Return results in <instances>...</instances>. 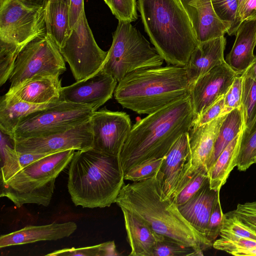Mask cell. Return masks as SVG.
<instances>
[{"label":"cell","instance_id":"c3c4849f","mask_svg":"<svg viewBox=\"0 0 256 256\" xmlns=\"http://www.w3.org/2000/svg\"><path fill=\"white\" fill-rule=\"evenodd\" d=\"M20 2L31 6H44V0H18Z\"/></svg>","mask_w":256,"mask_h":256},{"label":"cell","instance_id":"ba28073f","mask_svg":"<svg viewBox=\"0 0 256 256\" xmlns=\"http://www.w3.org/2000/svg\"><path fill=\"white\" fill-rule=\"evenodd\" d=\"M94 112L90 106L60 102L22 120L12 137L16 140L65 132L89 120Z\"/></svg>","mask_w":256,"mask_h":256},{"label":"cell","instance_id":"7bdbcfd3","mask_svg":"<svg viewBox=\"0 0 256 256\" xmlns=\"http://www.w3.org/2000/svg\"><path fill=\"white\" fill-rule=\"evenodd\" d=\"M243 79L242 74L238 75L224 95V113L241 106Z\"/></svg>","mask_w":256,"mask_h":256},{"label":"cell","instance_id":"484cf974","mask_svg":"<svg viewBox=\"0 0 256 256\" xmlns=\"http://www.w3.org/2000/svg\"><path fill=\"white\" fill-rule=\"evenodd\" d=\"M0 134L1 154L3 158V164L0 172V182H6L28 165L52 154L18 152L14 148L12 138L1 130Z\"/></svg>","mask_w":256,"mask_h":256},{"label":"cell","instance_id":"4fadbf2b","mask_svg":"<svg viewBox=\"0 0 256 256\" xmlns=\"http://www.w3.org/2000/svg\"><path fill=\"white\" fill-rule=\"evenodd\" d=\"M14 148L26 153H54L74 150H86L93 148L90 119L66 131L48 136L14 140Z\"/></svg>","mask_w":256,"mask_h":256},{"label":"cell","instance_id":"f6af8a7d","mask_svg":"<svg viewBox=\"0 0 256 256\" xmlns=\"http://www.w3.org/2000/svg\"><path fill=\"white\" fill-rule=\"evenodd\" d=\"M84 8V0H70L68 6V18L70 29L78 22Z\"/></svg>","mask_w":256,"mask_h":256},{"label":"cell","instance_id":"b9f144b4","mask_svg":"<svg viewBox=\"0 0 256 256\" xmlns=\"http://www.w3.org/2000/svg\"><path fill=\"white\" fill-rule=\"evenodd\" d=\"M220 192H218L214 202L206 228V237L212 244L219 236L224 220V214L220 202Z\"/></svg>","mask_w":256,"mask_h":256},{"label":"cell","instance_id":"d4e9b609","mask_svg":"<svg viewBox=\"0 0 256 256\" xmlns=\"http://www.w3.org/2000/svg\"><path fill=\"white\" fill-rule=\"evenodd\" d=\"M60 102L36 104L22 100L7 92L0 100V130L10 134L22 120L36 112L54 106Z\"/></svg>","mask_w":256,"mask_h":256},{"label":"cell","instance_id":"44dd1931","mask_svg":"<svg viewBox=\"0 0 256 256\" xmlns=\"http://www.w3.org/2000/svg\"><path fill=\"white\" fill-rule=\"evenodd\" d=\"M62 88L59 77L38 76L24 82L14 88H10L8 92L27 102L44 104L62 102Z\"/></svg>","mask_w":256,"mask_h":256},{"label":"cell","instance_id":"e0dca14e","mask_svg":"<svg viewBox=\"0 0 256 256\" xmlns=\"http://www.w3.org/2000/svg\"><path fill=\"white\" fill-rule=\"evenodd\" d=\"M192 23L200 42L224 36L230 26L217 16L211 0H178Z\"/></svg>","mask_w":256,"mask_h":256},{"label":"cell","instance_id":"4316f807","mask_svg":"<svg viewBox=\"0 0 256 256\" xmlns=\"http://www.w3.org/2000/svg\"><path fill=\"white\" fill-rule=\"evenodd\" d=\"M243 130L225 148L208 170V181L211 189L220 190L226 184L231 172L236 166Z\"/></svg>","mask_w":256,"mask_h":256},{"label":"cell","instance_id":"8fae6325","mask_svg":"<svg viewBox=\"0 0 256 256\" xmlns=\"http://www.w3.org/2000/svg\"><path fill=\"white\" fill-rule=\"evenodd\" d=\"M46 34L44 7L18 0H0V40L24 47Z\"/></svg>","mask_w":256,"mask_h":256},{"label":"cell","instance_id":"bcb514c9","mask_svg":"<svg viewBox=\"0 0 256 256\" xmlns=\"http://www.w3.org/2000/svg\"><path fill=\"white\" fill-rule=\"evenodd\" d=\"M240 24L248 19L256 18V0H246L238 11Z\"/></svg>","mask_w":256,"mask_h":256},{"label":"cell","instance_id":"816d5d0a","mask_svg":"<svg viewBox=\"0 0 256 256\" xmlns=\"http://www.w3.org/2000/svg\"><path fill=\"white\" fill-rule=\"evenodd\" d=\"M254 164H256V156L254 158Z\"/></svg>","mask_w":256,"mask_h":256},{"label":"cell","instance_id":"d590c367","mask_svg":"<svg viewBox=\"0 0 256 256\" xmlns=\"http://www.w3.org/2000/svg\"><path fill=\"white\" fill-rule=\"evenodd\" d=\"M203 252L192 246L163 237L155 246L154 256H202Z\"/></svg>","mask_w":256,"mask_h":256},{"label":"cell","instance_id":"8d00e7d4","mask_svg":"<svg viewBox=\"0 0 256 256\" xmlns=\"http://www.w3.org/2000/svg\"><path fill=\"white\" fill-rule=\"evenodd\" d=\"M120 21L132 22L138 19L136 0H104Z\"/></svg>","mask_w":256,"mask_h":256},{"label":"cell","instance_id":"9a60e30c","mask_svg":"<svg viewBox=\"0 0 256 256\" xmlns=\"http://www.w3.org/2000/svg\"><path fill=\"white\" fill-rule=\"evenodd\" d=\"M238 75L225 61L191 84L189 95L194 114V120L226 94Z\"/></svg>","mask_w":256,"mask_h":256},{"label":"cell","instance_id":"277c9868","mask_svg":"<svg viewBox=\"0 0 256 256\" xmlns=\"http://www.w3.org/2000/svg\"><path fill=\"white\" fill-rule=\"evenodd\" d=\"M145 32L168 64L184 66L200 42L178 0H138Z\"/></svg>","mask_w":256,"mask_h":256},{"label":"cell","instance_id":"60d3db41","mask_svg":"<svg viewBox=\"0 0 256 256\" xmlns=\"http://www.w3.org/2000/svg\"><path fill=\"white\" fill-rule=\"evenodd\" d=\"M164 158L150 159L136 166L124 175V180L138 182L152 177L160 169Z\"/></svg>","mask_w":256,"mask_h":256},{"label":"cell","instance_id":"5b68a950","mask_svg":"<svg viewBox=\"0 0 256 256\" xmlns=\"http://www.w3.org/2000/svg\"><path fill=\"white\" fill-rule=\"evenodd\" d=\"M190 84L184 66L169 64L128 74L114 94L124 108L149 114L188 95Z\"/></svg>","mask_w":256,"mask_h":256},{"label":"cell","instance_id":"74e56055","mask_svg":"<svg viewBox=\"0 0 256 256\" xmlns=\"http://www.w3.org/2000/svg\"><path fill=\"white\" fill-rule=\"evenodd\" d=\"M208 170L200 168L173 199L178 206L182 204L192 198L208 180Z\"/></svg>","mask_w":256,"mask_h":256},{"label":"cell","instance_id":"681fc988","mask_svg":"<svg viewBox=\"0 0 256 256\" xmlns=\"http://www.w3.org/2000/svg\"><path fill=\"white\" fill-rule=\"evenodd\" d=\"M50 1H60V2H62L66 4H67L69 6V4H70V0H44V8L46 6V5L49 2H50Z\"/></svg>","mask_w":256,"mask_h":256},{"label":"cell","instance_id":"7402d4cb","mask_svg":"<svg viewBox=\"0 0 256 256\" xmlns=\"http://www.w3.org/2000/svg\"><path fill=\"white\" fill-rule=\"evenodd\" d=\"M124 218L128 241L131 248L130 256H154L157 242L163 236L157 234L142 218L131 212L120 208Z\"/></svg>","mask_w":256,"mask_h":256},{"label":"cell","instance_id":"3957f363","mask_svg":"<svg viewBox=\"0 0 256 256\" xmlns=\"http://www.w3.org/2000/svg\"><path fill=\"white\" fill-rule=\"evenodd\" d=\"M119 156L90 148L75 152L70 162L68 188L76 206L109 207L124 184Z\"/></svg>","mask_w":256,"mask_h":256},{"label":"cell","instance_id":"d6a6232c","mask_svg":"<svg viewBox=\"0 0 256 256\" xmlns=\"http://www.w3.org/2000/svg\"><path fill=\"white\" fill-rule=\"evenodd\" d=\"M212 4L218 18L230 26L227 34L235 35L240 26L238 16V0H211Z\"/></svg>","mask_w":256,"mask_h":256},{"label":"cell","instance_id":"7a4b0ae2","mask_svg":"<svg viewBox=\"0 0 256 256\" xmlns=\"http://www.w3.org/2000/svg\"><path fill=\"white\" fill-rule=\"evenodd\" d=\"M194 118L188 94L138 121L119 154L124 175L144 162L164 158Z\"/></svg>","mask_w":256,"mask_h":256},{"label":"cell","instance_id":"4dcf8cb0","mask_svg":"<svg viewBox=\"0 0 256 256\" xmlns=\"http://www.w3.org/2000/svg\"><path fill=\"white\" fill-rule=\"evenodd\" d=\"M119 255L120 254L116 250L114 240L87 247L63 248L46 254L50 256H116Z\"/></svg>","mask_w":256,"mask_h":256},{"label":"cell","instance_id":"ab89813d","mask_svg":"<svg viewBox=\"0 0 256 256\" xmlns=\"http://www.w3.org/2000/svg\"><path fill=\"white\" fill-rule=\"evenodd\" d=\"M219 236L226 240L246 238L256 240V233L244 227L234 218L224 214L223 226Z\"/></svg>","mask_w":256,"mask_h":256},{"label":"cell","instance_id":"2e32d148","mask_svg":"<svg viewBox=\"0 0 256 256\" xmlns=\"http://www.w3.org/2000/svg\"><path fill=\"white\" fill-rule=\"evenodd\" d=\"M118 83L102 68L88 78L62 87L60 101L90 106L96 111L112 98Z\"/></svg>","mask_w":256,"mask_h":256},{"label":"cell","instance_id":"30bf717a","mask_svg":"<svg viewBox=\"0 0 256 256\" xmlns=\"http://www.w3.org/2000/svg\"><path fill=\"white\" fill-rule=\"evenodd\" d=\"M66 70L59 48L46 34L30 42L20 51L10 78V88L35 76L59 77Z\"/></svg>","mask_w":256,"mask_h":256},{"label":"cell","instance_id":"1f68e13d","mask_svg":"<svg viewBox=\"0 0 256 256\" xmlns=\"http://www.w3.org/2000/svg\"><path fill=\"white\" fill-rule=\"evenodd\" d=\"M256 156V120L249 132H242L237 160L238 170L241 172L246 171L254 164Z\"/></svg>","mask_w":256,"mask_h":256},{"label":"cell","instance_id":"f1b7e54d","mask_svg":"<svg viewBox=\"0 0 256 256\" xmlns=\"http://www.w3.org/2000/svg\"><path fill=\"white\" fill-rule=\"evenodd\" d=\"M244 126V114L241 105L228 112L224 120L216 140L208 169L225 148L242 131Z\"/></svg>","mask_w":256,"mask_h":256},{"label":"cell","instance_id":"d6986e66","mask_svg":"<svg viewBox=\"0 0 256 256\" xmlns=\"http://www.w3.org/2000/svg\"><path fill=\"white\" fill-rule=\"evenodd\" d=\"M234 45L225 61L238 74H244L256 58V18L243 21L236 33Z\"/></svg>","mask_w":256,"mask_h":256},{"label":"cell","instance_id":"f546056e","mask_svg":"<svg viewBox=\"0 0 256 256\" xmlns=\"http://www.w3.org/2000/svg\"><path fill=\"white\" fill-rule=\"evenodd\" d=\"M242 83L241 105L244 126L243 134L250 132L256 120V82L244 73Z\"/></svg>","mask_w":256,"mask_h":256},{"label":"cell","instance_id":"6da1fadb","mask_svg":"<svg viewBox=\"0 0 256 256\" xmlns=\"http://www.w3.org/2000/svg\"><path fill=\"white\" fill-rule=\"evenodd\" d=\"M160 170L151 178L124 184L115 203L140 217L157 234L203 252L212 244L185 219L174 200L165 196Z\"/></svg>","mask_w":256,"mask_h":256},{"label":"cell","instance_id":"ac0fdd59","mask_svg":"<svg viewBox=\"0 0 256 256\" xmlns=\"http://www.w3.org/2000/svg\"><path fill=\"white\" fill-rule=\"evenodd\" d=\"M77 229L73 222H53L42 226H28L0 237V248L25 244L40 241L56 240L68 238Z\"/></svg>","mask_w":256,"mask_h":256},{"label":"cell","instance_id":"cb8c5ba5","mask_svg":"<svg viewBox=\"0 0 256 256\" xmlns=\"http://www.w3.org/2000/svg\"><path fill=\"white\" fill-rule=\"evenodd\" d=\"M189 154L188 132L182 134L164 156L160 168L162 174L163 191L172 198L178 186Z\"/></svg>","mask_w":256,"mask_h":256},{"label":"cell","instance_id":"9c48e42d","mask_svg":"<svg viewBox=\"0 0 256 256\" xmlns=\"http://www.w3.org/2000/svg\"><path fill=\"white\" fill-rule=\"evenodd\" d=\"M60 51L76 81L88 78L102 68L108 52L102 50L95 40L84 8Z\"/></svg>","mask_w":256,"mask_h":256},{"label":"cell","instance_id":"7c38bea8","mask_svg":"<svg viewBox=\"0 0 256 256\" xmlns=\"http://www.w3.org/2000/svg\"><path fill=\"white\" fill-rule=\"evenodd\" d=\"M228 113L206 124L192 126L188 132L189 154L172 199L200 168L208 169L220 128Z\"/></svg>","mask_w":256,"mask_h":256},{"label":"cell","instance_id":"52a82bcc","mask_svg":"<svg viewBox=\"0 0 256 256\" xmlns=\"http://www.w3.org/2000/svg\"><path fill=\"white\" fill-rule=\"evenodd\" d=\"M131 22L118 20L102 69L118 82L142 69L160 66L164 60Z\"/></svg>","mask_w":256,"mask_h":256},{"label":"cell","instance_id":"ffe728a7","mask_svg":"<svg viewBox=\"0 0 256 256\" xmlns=\"http://www.w3.org/2000/svg\"><path fill=\"white\" fill-rule=\"evenodd\" d=\"M226 42L224 36L200 42L184 66L190 84L225 62L224 51Z\"/></svg>","mask_w":256,"mask_h":256},{"label":"cell","instance_id":"f35d334b","mask_svg":"<svg viewBox=\"0 0 256 256\" xmlns=\"http://www.w3.org/2000/svg\"><path fill=\"white\" fill-rule=\"evenodd\" d=\"M224 214L234 218L244 227L256 233V200L238 204L234 210Z\"/></svg>","mask_w":256,"mask_h":256},{"label":"cell","instance_id":"5bb4252c","mask_svg":"<svg viewBox=\"0 0 256 256\" xmlns=\"http://www.w3.org/2000/svg\"><path fill=\"white\" fill-rule=\"evenodd\" d=\"M90 122L92 148L119 156L132 128L130 116L124 112L102 109L94 112Z\"/></svg>","mask_w":256,"mask_h":256},{"label":"cell","instance_id":"8992f818","mask_svg":"<svg viewBox=\"0 0 256 256\" xmlns=\"http://www.w3.org/2000/svg\"><path fill=\"white\" fill-rule=\"evenodd\" d=\"M74 152H56L31 164L6 182H0V196L8 198L18 208L26 204L48 206L56 178L70 164Z\"/></svg>","mask_w":256,"mask_h":256},{"label":"cell","instance_id":"603a6c76","mask_svg":"<svg viewBox=\"0 0 256 256\" xmlns=\"http://www.w3.org/2000/svg\"><path fill=\"white\" fill-rule=\"evenodd\" d=\"M219 191L210 188L208 179L188 201L178 206L180 212L185 219L207 240L206 233L208 224L214 202Z\"/></svg>","mask_w":256,"mask_h":256},{"label":"cell","instance_id":"f907efd6","mask_svg":"<svg viewBox=\"0 0 256 256\" xmlns=\"http://www.w3.org/2000/svg\"><path fill=\"white\" fill-rule=\"evenodd\" d=\"M238 0V11L240 10V8H241V6H242L246 0Z\"/></svg>","mask_w":256,"mask_h":256},{"label":"cell","instance_id":"836d02e7","mask_svg":"<svg viewBox=\"0 0 256 256\" xmlns=\"http://www.w3.org/2000/svg\"><path fill=\"white\" fill-rule=\"evenodd\" d=\"M23 48L14 43L0 40V86L10 78L18 54Z\"/></svg>","mask_w":256,"mask_h":256},{"label":"cell","instance_id":"83f0119b","mask_svg":"<svg viewBox=\"0 0 256 256\" xmlns=\"http://www.w3.org/2000/svg\"><path fill=\"white\" fill-rule=\"evenodd\" d=\"M44 8L46 34L60 48L64 46L71 32L68 5L60 1H50Z\"/></svg>","mask_w":256,"mask_h":256},{"label":"cell","instance_id":"ee69618b","mask_svg":"<svg viewBox=\"0 0 256 256\" xmlns=\"http://www.w3.org/2000/svg\"><path fill=\"white\" fill-rule=\"evenodd\" d=\"M224 96L208 107L194 121L192 126H200L210 122L224 114Z\"/></svg>","mask_w":256,"mask_h":256},{"label":"cell","instance_id":"7dc6e473","mask_svg":"<svg viewBox=\"0 0 256 256\" xmlns=\"http://www.w3.org/2000/svg\"><path fill=\"white\" fill-rule=\"evenodd\" d=\"M244 73L256 82V57L254 62Z\"/></svg>","mask_w":256,"mask_h":256},{"label":"cell","instance_id":"e575fe53","mask_svg":"<svg viewBox=\"0 0 256 256\" xmlns=\"http://www.w3.org/2000/svg\"><path fill=\"white\" fill-rule=\"evenodd\" d=\"M212 247L234 256H256V240L249 238L230 240L220 238L214 241Z\"/></svg>","mask_w":256,"mask_h":256}]
</instances>
